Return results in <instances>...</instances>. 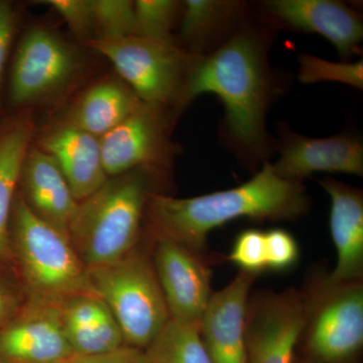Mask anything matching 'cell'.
<instances>
[{
  "label": "cell",
  "instance_id": "6da1fadb",
  "mask_svg": "<svg viewBox=\"0 0 363 363\" xmlns=\"http://www.w3.org/2000/svg\"><path fill=\"white\" fill-rule=\"evenodd\" d=\"M309 208L302 182L286 180L266 164L242 185L210 194L175 198L150 193L145 215L152 233L175 241L191 252H206L208 235L235 219L295 220Z\"/></svg>",
  "mask_w": 363,
  "mask_h": 363
},
{
  "label": "cell",
  "instance_id": "7a4b0ae2",
  "mask_svg": "<svg viewBox=\"0 0 363 363\" xmlns=\"http://www.w3.org/2000/svg\"><path fill=\"white\" fill-rule=\"evenodd\" d=\"M202 94L220 98L229 133L240 147L260 150L269 79L262 45L252 32L241 30L206 57L196 55L174 109L180 111Z\"/></svg>",
  "mask_w": 363,
  "mask_h": 363
},
{
  "label": "cell",
  "instance_id": "3957f363",
  "mask_svg": "<svg viewBox=\"0 0 363 363\" xmlns=\"http://www.w3.org/2000/svg\"><path fill=\"white\" fill-rule=\"evenodd\" d=\"M159 172L136 169L111 177L79 202L69 226L72 245L88 269L104 266L140 245L147 199Z\"/></svg>",
  "mask_w": 363,
  "mask_h": 363
},
{
  "label": "cell",
  "instance_id": "277c9868",
  "mask_svg": "<svg viewBox=\"0 0 363 363\" xmlns=\"http://www.w3.org/2000/svg\"><path fill=\"white\" fill-rule=\"evenodd\" d=\"M9 252L26 300L60 305L80 294H95L88 267L69 236L35 216L18 191L9 227Z\"/></svg>",
  "mask_w": 363,
  "mask_h": 363
},
{
  "label": "cell",
  "instance_id": "5b68a950",
  "mask_svg": "<svg viewBox=\"0 0 363 363\" xmlns=\"http://www.w3.org/2000/svg\"><path fill=\"white\" fill-rule=\"evenodd\" d=\"M91 69L82 48L45 26L28 28L14 52L7 85L9 111L58 104Z\"/></svg>",
  "mask_w": 363,
  "mask_h": 363
},
{
  "label": "cell",
  "instance_id": "8992f818",
  "mask_svg": "<svg viewBox=\"0 0 363 363\" xmlns=\"http://www.w3.org/2000/svg\"><path fill=\"white\" fill-rule=\"evenodd\" d=\"M91 286L116 317L126 346L147 350L171 317L152 255L140 245L121 259L88 269Z\"/></svg>",
  "mask_w": 363,
  "mask_h": 363
},
{
  "label": "cell",
  "instance_id": "52a82bcc",
  "mask_svg": "<svg viewBox=\"0 0 363 363\" xmlns=\"http://www.w3.org/2000/svg\"><path fill=\"white\" fill-rule=\"evenodd\" d=\"M302 294L301 357L315 363H357L363 346L362 281H312Z\"/></svg>",
  "mask_w": 363,
  "mask_h": 363
},
{
  "label": "cell",
  "instance_id": "ba28073f",
  "mask_svg": "<svg viewBox=\"0 0 363 363\" xmlns=\"http://www.w3.org/2000/svg\"><path fill=\"white\" fill-rule=\"evenodd\" d=\"M84 47L108 59L143 102L173 109L196 57L172 35L92 40Z\"/></svg>",
  "mask_w": 363,
  "mask_h": 363
},
{
  "label": "cell",
  "instance_id": "9c48e42d",
  "mask_svg": "<svg viewBox=\"0 0 363 363\" xmlns=\"http://www.w3.org/2000/svg\"><path fill=\"white\" fill-rule=\"evenodd\" d=\"M169 106L145 104L100 138L102 162L108 178L136 169L160 172L175 156L171 140L174 116Z\"/></svg>",
  "mask_w": 363,
  "mask_h": 363
},
{
  "label": "cell",
  "instance_id": "30bf717a",
  "mask_svg": "<svg viewBox=\"0 0 363 363\" xmlns=\"http://www.w3.org/2000/svg\"><path fill=\"white\" fill-rule=\"evenodd\" d=\"M304 318L302 294L296 289L253 294L245 321L247 363H294Z\"/></svg>",
  "mask_w": 363,
  "mask_h": 363
},
{
  "label": "cell",
  "instance_id": "8fae6325",
  "mask_svg": "<svg viewBox=\"0 0 363 363\" xmlns=\"http://www.w3.org/2000/svg\"><path fill=\"white\" fill-rule=\"evenodd\" d=\"M152 257L169 317L199 329L212 296L209 264L202 255L154 233Z\"/></svg>",
  "mask_w": 363,
  "mask_h": 363
},
{
  "label": "cell",
  "instance_id": "7c38bea8",
  "mask_svg": "<svg viewBox=\"0 0 363 363\" xmlns=\"http://www.w3.org/2000/svg\"><path fill=\"white\" fill-rule=\"evenodd\" d=\"M72 357L60 305L26 300L0 329L1 363H65Z\"/></svg>",
  "mask_w": 363,
  "mask_h": 363
},
{
  "label": "cell",
  "instance_id": "4fadbf2b",
  "mask_svg": "<svg viewBox=\"0 0 363 363\" xmlns=\"http://www.w3.org/2000/svg\"><path fill=\"white\" fill-rule=\"evenodd\" d=\"M33 143L56 161L79 202L96 192L108 179L100 138L59 114L37 130Z\"/></svg>",
  "mask_w": 363,
  "mask_h": 363
},
{
  "label": "cell",
  "instance_id": "5bb4252c",
  "mask_svg": "<svg viewBox=\"0 0 363 363\" xmlns=\"http://www.w3.org/2000/svg\"><path fill=\"white\" fill-rule=\"evenodd\" d=\"M257 277L240 271L225 288L212 293L199 325L200 337L212 363H247L245 321Z\"/></svg>",
  "mask_w": 363,
  "mask_h": 363
},
{
  "label": "cell",
  "instance_id": "9a60e30c",
  "mask_svg": "<svg viewBox=\"0 0 363 363\" xmlns=\"http://www.w3.org/2000/svg\"><path fill=\"white\" fill-rule=\"evenodd\" d=\"M272 167L281 178L298 182L318 172L362 176V143L346 135L310 138L292 133L286 136L281 157Z\"/></svg>",
  "mask_w": 363,
  "mask_h": 363
},
{
  "label": "cell",
  "instance_id": "2e32d148",
  "mask_svg": "<svg viewBox=\"0 0 363 363\" xmlns=\"http://www.w3.org/2000/svg\"><path fill=\"white\" fill-rule=\"evenodd\" d=\"M18 193L35 216L68 235L79 201L56 161L33 143L21 166Z\"/></svg>",
  "mask_w": 363,
  "mask_h": 363
},
{
  "label": "cell",
  "instance_id": "e0dca14e",
  "mask_svg": "<svg viewBox=\"0 0 363 363\" xmlns=\"http://www.w3.org/2000/svg\"><path fill=\"white\" fill-rule=\"evenodd\" d=\"M267 11L277 20L304 32L315 33L329 40L342 58L348 59L362 40L359 14L334 0H269Z\"/></svg>",
  "mask_w": 363,
  "mask_h": 363
},
{
  "label": "cell",
  "instance_id": "ac0fdd59",
  "mask_svg": "<svg viewBox=\"0 0 363 363\" xmlns=\"http://www.w3.org/2000/svg\"><path fill=\"white\" fill-rule=\"evenodd\" d=\"M331 200L330 233L337 253L335 269L327 274L335 283L363 279V196L362 191L325 178L320 181Z\"/></svg>",
  "mask_w": 363,
  "mask_h": 363
},
{
  "label": "cell",
  "instance_id": "d6986e66",
  "mask_svg": "<svg viewBox=\"0 0 363 363\" xmlns=\"http://www.w3.org/2000/svg\"><path fill=\"white\" fill-rule=\"evenodd\" d=\"M62 323L75 357H98L125 346L109 308L95 294H80L60 304Z\"/></svg>",
  "mask_w": 363,
  "mask_h": 363
},
{
  "label": "cell",
  "instance_id": "ffe728a7",
  "mask_svg": "<svg viewBox=\"0 0 363 363\" xmlns=\"http://www.w3.org/2000/svg\"><path fill=\"white\" fill-rule=\"evenodd\" d=\"M32 111L7 112L0 119V262H11L9 227L21 169L37 133Z\"/></svg>",
  "mask_w": 363,
  "mask_h": 363
},
{
  "label": "cell",
  "instance_id": "44dd1931",
  "mask_svg": "<svg viewBox=\"0 0 363 363\" xmlns=\"http://www.w3.org/2000/svg\"><path fill=\"white\" fill-rule=\"evenodd\" d=\"M142 104L123 79L108 75L85 88L59 116L100 138L123 123Z\"/></svg>",
  "mask_w": 363,
  "mask_h": 363
},
{
  "label": "cell",
  "instance_id": "7402d4cb",
  "mask_svg": "<svg viewBox=\"0 0 363 363\" xmlns=\"http://www.w3.org/2000/svg\"><path fill=\"white\" fill-rule=\"evenodd\" d=\"M241 4L224 0H186L182 2V39L199 49L238 18Z\"/></svg>",
  "mask_w": 363,
  "mask_h": 363
},
{
  "label": "cell",
  "instance_id": "603a6c76",
  "mask_svg": "<svg viewBox=\"0 0 363 363\" xmlns=\"http://www.w3.org/2000/svg\"><path fill=\"white\" fill-rule=\"evenodd\" d=\"M150 363H212L199 329L169 320L147 350Z\"/></svg>",
  "mask_w": 363,
  "mask_h": 363
},
{
  "label": "cell",
  "instance_id": "cb8c5ba5",
  "mask_svg": "<svg viewBox=\"0 0 363 363\" xmlns=\"http://www.w3.org/2000/svg\"><path fill=\"white\" fill-rule=\"evenodd\" d=\"M298 80L304 84L329 82L343 83L362 90L363 88V62L326 61L312 55L298 56Z\"/></svg>",
  "mask_w": 363,
  "mask_h": 363
},
{
  "label": "cell",
  "instance_id": "d4e9b609",
  "mask_svg": "<svg viewBox=\"0 0 363 363\" xmlns=\"http://www.w3.org/2000/svg\"><path fill=\"white\" fill-rule=\"evenodd\" d=\"M92 2L95 16V37L93 40H119L133 35L135 1L92 0Z\"/></svg>",
  "mask_w": 363,
  "mask_h": 363
},
{
  "label": "cell",
  "instance_id": "484cf974",
  "mask_svg": "<svg viewBox=\"0 0 363 363\" xmlns=\"http://www.w3.org/2000/svg\"><path fill=\"white\" fill-rule=\"evenodd\" d=\"M182 2L175 0H138L135 1L133 35L166 38L181 13Z\"/></svg>",
  "mask_w": 363,
  "mask_h": 363
},
{
  "label": "cell",
  "instance_id": "4316f807",
  "mask_svg": "<svg viewBox=\"0 0 363 363\" xmlns=\"http://www.w3.org/2000/svg\"><path fill=\"white\" fill-rule=\"evenodd\" d=\"M229 260L240 267V271L259 276L267 271L266 240L264 231L247 229L238 234Z\"/></svg>",
  "mask_w": 363,
  "mask_h": 363
},
{
  "label": "cell",
  "instance_id": "83f0119b",
  "mask_svg": "<svg viewBox=\"0 0 363 363\" xmlns=\"http://www.w3.org/2000/svg\"><path fill=\"white\" fill-rule=\"evenodd\" d=\"M64 18L76 39L87 44L95 37V16L92 0H40Z\"/></svg>",
  "mask_w": 363,
  "mask_h": 363
},
{
  "label": "cell",
  "instance_id": "f1b7e54d",
  "mask_svg": "<svg viewBox=\"0 0 363 363\" xmlns=\"http://www.w3.org/2000/svg\"><path fill=\"white\" fill-rule=\"evenodd\" d=\"M267 269L285 272L295 266L300 250L295 238L281 228H272L264 233Z\"/></svg>",
  "mask_w": 363,
  "mask_h": 363
},
{
  "label": "cell",
  "instance_id": "f546056e",
  "mask_svg": "<svg viewBox=\"0 0 363 363\" xmlns=\"http://www.w3.org/2000/svg\"><path fill=\"white\" fill-rule=\"evenodd\" d=\"M26 296L11 262H0V329L18 314Z\"/></svg>",
  "mask_w": 363,
  "mask_h": 363
},
{
  "label": "cell",
  "instance_id": "4dcf8cb0",
  "mask_svg": "<svg viewBox=\"0 0 363 363\" xmlns=\"http://www.w3.org/2000/svg\"><path fill=\"white\" fill-rule=\"evenodd\" d=\"M21 14L18 4L9 0H0V119L7 113L2 101V79L11 45L18 33Z\"/></svg>",
  "mask_w": 363,
  "mask_h": 363
},
{
  "label": "cell",
  "instance_id": "1f68e13d",
  "mask_svg": "<svg viewBox=\"0 0 363 363\" xmlns=\"http://www.w3.org/2000/svg\"><path fill=\"white\" fill-rule=\"evenodd\" d=\"M65 363H150L145 350L123 346L118 350L98 357H72Z\"/></svg>",
  "mask_w": 363,
  "mask_h": 363
},
{
  "label": "cell",
  "instance_id": "d6a6232c",
  "mask_svg": "<svg viewBox=\"0 0 363 363\" xmlns=\"http://www.w3.org/2000/svg\"><path fill=\"white\" fill-rule=\"evenodd\" d=\"M294 363H315L310 362V360L306 359V358L300 357H295V360H294Z\"/></svg>",
  "mask_w": 363,
  "mask_h": 363
},
{
  "label": "cell",
  "instance_id": "836d02e7",
  "mask_svg": "<svg viewBox=\"0 0 363 363\" xmlns=\"http://www.w3.org/2000/svg\"><path fill=\"white\" fill-rule=\"evenodd\" d=\"M0 363H1V362H0Z\"/></svg>",
  "mask_w": 363,
  "mask_h": 363
}]
</instances>
